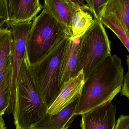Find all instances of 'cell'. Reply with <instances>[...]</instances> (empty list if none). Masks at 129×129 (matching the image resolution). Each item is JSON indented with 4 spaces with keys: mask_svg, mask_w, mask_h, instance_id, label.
<instances>
[{
    "mask_svg": "<svg viewBox=\"0 0 129 129\" xmlns=\"http://www.w3.org/2000/svg\"><path fill=\"white\" fill-rule=\"evenodd\" d=\"M124 77L121 58L116 54L107 57L85 80L75 114H83L111 102L121 90Z\"/></svg>",
    "mask_w": 129,
    "mask_h": 129,
    "instance_id": "cell-1",
    "label": "cell"
},
{
    "mask_svg": "<svg viewBox=\"0 0 129 129\" xmlns=\"http://www.w3.org/2000/svg\"><path fill=\"white\" fill-rule=\"evenodd\" d=\"M25 56L19 69L16 86L13 110L16 129H30L47 113Z\"/></svg>",
    "mask_w": 129,
    "mask_h": 129,
    "instance_id": "cell-2",
    "label": "cell"
},
{
    "mask_svg": "<svg viewBox=\"0 0 129 129\" xmlns=\"http://www.w3.org/2000/svg\"><path fill=\"white\" fill-rule=\"evenodd\" d=\"M68 37H72L51 14L43 10L33 21L27 38L25 56L29 65L37 63Z\"/></svg>",
    "mask_w": 129,
    "mask_h": 129,
    "instance_id": "cell-3",
    "label": "cell"
},
{
    "mask_svg": "<svg viewBox=\"0 0 129 129\" xmlns=\"http://www.w3.org/2000/svg\"><path fill=\"white\" fill-rule=\"evenodd\" d=\"M66 38L49 54L34 65L31 72L41 97L48 109L59 95L62 65L71 44Z\"/></svg>",
    "mask_w": 129,
    "mask_h": 129,
    "instance_id": "cell-4",
    "label": "cell"
},
{
    "mask_svg": "<svg viewBox=\"0 0 129 129\" xmlns=\"http://www.w3.org/2000/svg\"><path fill=\"white\" fill-rule=\"evenodd\" d=\"M111 55V42L101 20L95 22L81 37L79 71L83 69L86 80L95 69Z\"/></svg>",
    "mask_w": 129,
    "mask_h": 129,
    "instance_id": "cell-5",
    "label": "cell"
},
{
    "mask_svg": "<svg viewBox=\"0 0 129 129\" xmlns=\"http://www.w3.org/2000/svg\"><path fill=\"white\" fill-rule=\"evenodd\" d=\"M32 22L14 24L9 22L7 26L12 31L13 37L12 55V76L9 106L7 114L13 113L15 103L16 86L18 74L25 56L27 38Z\"/></svg>",
    "mask_w": 129,
    "mask_h": 129,
    "instance_id": "cell-6",
    "label": "cell"
},
{
    "mask_svg": "<svg viewBox=\"0 0 129 129\" xmlns=\"http://www.w3.org/2000/svg\"><path fill=\"white\" fill-rule=\"evenodd\" d=\"M84 2L83 0H45L43 9L51 14L72 37L71 29L72 17L78 10H87Z\"/></svg>",
    "mask_w": 129,
    "mask_h": 129,
    "instance_id": "cell-7",
    "label": "cell"
},
{
    "mask_svg": "<svg viewBox=\"0 0 129 129\" xmlns=\"http://www.w3.org/2000/svg\"><path fill=\"white\" fill-rule=\"evenodd\" d=\"M116 108L108 102L81 115V129H115Z\"/></svg>",
    "mask_w": 129,
    "mask_h": 129,
    "instance_id": "cell-8",
    "label": "cell"
},
{
    "mask_svg": "<svg viewBox=\"0 0 129 129\" xmlns=\"http://www.w3.org/2000/svg\"><path fill=\"white\" fill-rule=\"evenodd\" d=\"M84 81L82 69L75 77L64 84L59 95L48 109L47 113L50 115L55 114L74 102L80 96Z\"/></svg>",
    "mask_w": 129,
    "mask_h": 129,
    "instance_id": "cell-9",
    "label": "cell"
},
{
    "mask_svg": "<svg viewBox=\"0 0 129 129\" xmlns=\"http://www.w3.org/2000/svg\"><path fill=\"white\" fill-rule=\"evenodd\" d=\"M7 2L9 22L12 24L32 22L43 8L39 0H7Z\"/></svg>",
    "mask_w": 129,
    "mask_h": 129,
    "instance_id": "cell-10",
    "label": "cell"
},
{
    "mask_svg": "<svg viewBox=\"0 0 129 129\" xmlns=\"http://www.w3.org/2000/svg\"><path fill=\"white\" fill-rule=\"evenodd\" d=\"M79 96L57 114L50 115L47 113L30 129H68L78 116L75 114V112Z\"/></svg>",
    "mask_w": 129,
    "mask_h": 129,
    "instance_id": "cell-11",
    "label": "cell"
},
{
    "mask_svg": "<svg viewBox=\"0 0 129 129\" xmlns=\"http://www.w3.org/2000/svg\"><path fill=\"white\" fill-rule=\"evenodd\" d=\"M81 38H71V44L62 65L60 86L74 78L79 73V52Z\"/></svg>",
    "mask_w": 129,
    "mask_h": 129,
    "instance_id": "cell-12",
    "label": "cell"
},
{
    "mask_svg": "<svg viewBox=\"0 0 129 129\" xmlns=\"http://www.w3.org/2000/svg\"><path fill=\"white\" fill-rule=\"evenodd\" d=\"M94 22L95 19L90 13L81 9L76 11L72 20L71 29L72 37H83Z\"/></svg>",
    "mask_w": 129,
    "mask_h": 129,
    "instance_id": "cell-13",
    "label": "cell"
},
{
    "mask_svg": "<svg viewBox=\"0 0 129 129\" xmlns=\"http://www.w3.org/2000/svg\"><path fill=\"white\" fill-rule=\"evenodd\" d=\"M103 24L109 28L119 38L129 52V33L119 19L112 13H104L101 19Z\"/></svg>",
    "mask_w": 129,
    "mask_h": 129,
    "instance_id": "cell-14",
    "label": "cell"
},
{
    "mask_svg": "<svg viewBox=\"0 0 129 129\" xmlns=\"http://www.w3.org/2000/svg\"><path fill=\"white\" fill-rule=\"evenodd\" d=\"M104 13L116 16L129 33V0H109Z\"/></svg>",
    "mask_w": 129,
    "mask_h": 129,
    "instance_id": "cell-15",
    "label": "cell"
},
{
    "mask_svg": "<svg viewBox=\"0 0 129 129\" xmlns=\"http://www.w3.org/2000/svg\"><path fill=\"white\" fill-rule=\"evenodd\" d=\"M13 37L8 28L0 29V69L12 58Z\"/></svg>",
    "mask_w": 129,
    "mask_h": 129,
    "instance_id": "cell-16",
    "label": "cell"
},
{
    "mask_svg": "<svg viewBox=\"0 0 129 129\" xmlns=\"http://www.w3.org/2000/svg\"><path fill=\"white\" fill-rule=\"evenodd\" d=\"M12 68L0 81V116H3L9 106L11 88Z\"/></svg>",
    "mask_w": 129,
    "mask_h": 129,
    "instance_id": "cell-17",
    "label": "cell"
},
{
    "mask_svg": "<svg viewBox=\"0 0 129 129\" xmlns=\"http://www.w3.org/2000/svg\"><path fill=\"white\" fill-rule=\"evenodd\" d=\"M109 0H86L89 12L93 16L94 19L101 20Z\"/></svg>",
    "mask_w": 129,
    "mask_h": 129,
    "instance_id": "cell-18",
    "label": "cell"
},
{
    "mask_svg": "<svg viewBox=\"0 0 129 129\" xmlns=\"http://www.w3.org/2000/svg\"><path fill=\"white\" fill-rule=\"evenodd\" d=\"M9 22L7 0H0V29Z\"/></svg>",
    "mask_w": 129,
    "mask_h": 129,
    "instance_id": "cell-19",
    "label": "cell"
},
{
    "mask_svg": "<svg viewBox=\"0 0 129 129\" xmlns=\"http://www.w3.org/2000/svg\"><path fill=\"white\" fill-rule=\"evenodd\" d=\"M126 64L127 66V71L126 74L124 77L123 85L121 87V95L124 96L127 99H129V59H126Z\"/></svg>",
    "mask_w": 129,
    "mask_h": 129,
    "instance_id": "cell-20",
    "label": "cell"
},
{
    "mask_svg": "<svg viewBox=\"0 0 129 129\" xmlns=\"http://www.w3.org/2000/svg\"><path fill=\"white\" fill-rule=\"evenodd\" d=\"M115 129H129V115H121L117 120Z\"/></svg>",
    "mask_w": 129,
    "mask_h": 129,
    "instance_id": "cell-21",
    "label": "cell"
},
{
    "mask_svg": "<svg viewBox=\"0 0 129 129\" xmlns=\"http://www.w3.org/2000/svg\"><path fill=\"white\" fill-rule=\"evenodd\" d=\"M0 129H6V127L3 116H0Z\"/></svg>",
    "mask_w": 129,
    "mask_h": 129,
    "instance_id": "cell-22",
    "label": "cell"
},
{
    "mask_svg": "<svg viewBox=\"0 0 129 129\" xmlns=\"http://www.w3.org/2000/svg\"></svg>",
    "mask_w": 129,
    "mask_h": 129,
    "instance_id": "cell-23",
    "label": "cell"
}]
</instances>
